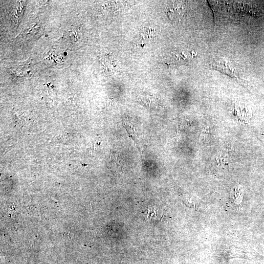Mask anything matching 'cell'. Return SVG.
<instances>
[{
    "label": "cell",
    "mask_w": 264,
    "mask_h": 264,
    "mask_svg": "<svg viewBox=\"0 0 264 264\" xmlns=\"http://www.w3.org/2000/svg\"><path fill=\"white\" fill-rule=\"evenodd\" d=\"M184 12V9L181 4L176 3L168 10L167 13L171 20L178 21L183 18Z\"/></svg>",
    "instance_id": "7a4b0ae2"
},
{
    "label": "cell",
    "mask_w": 264,
    "mask_h": 264,
    "mask_svg": "<svg viewBox=\"0 0 264 264\" xmlns=\"http://www.w3.org/2000/svg\"><path fill=\"white\" fill-rule=\"evenodd\" d=\"M211 67L242 83V79L240 77L238 71L227 61L221 60L214 62L211 65Z\"/></svg>",
    "instance_id": "6da1fadb"
}]
</instances>
